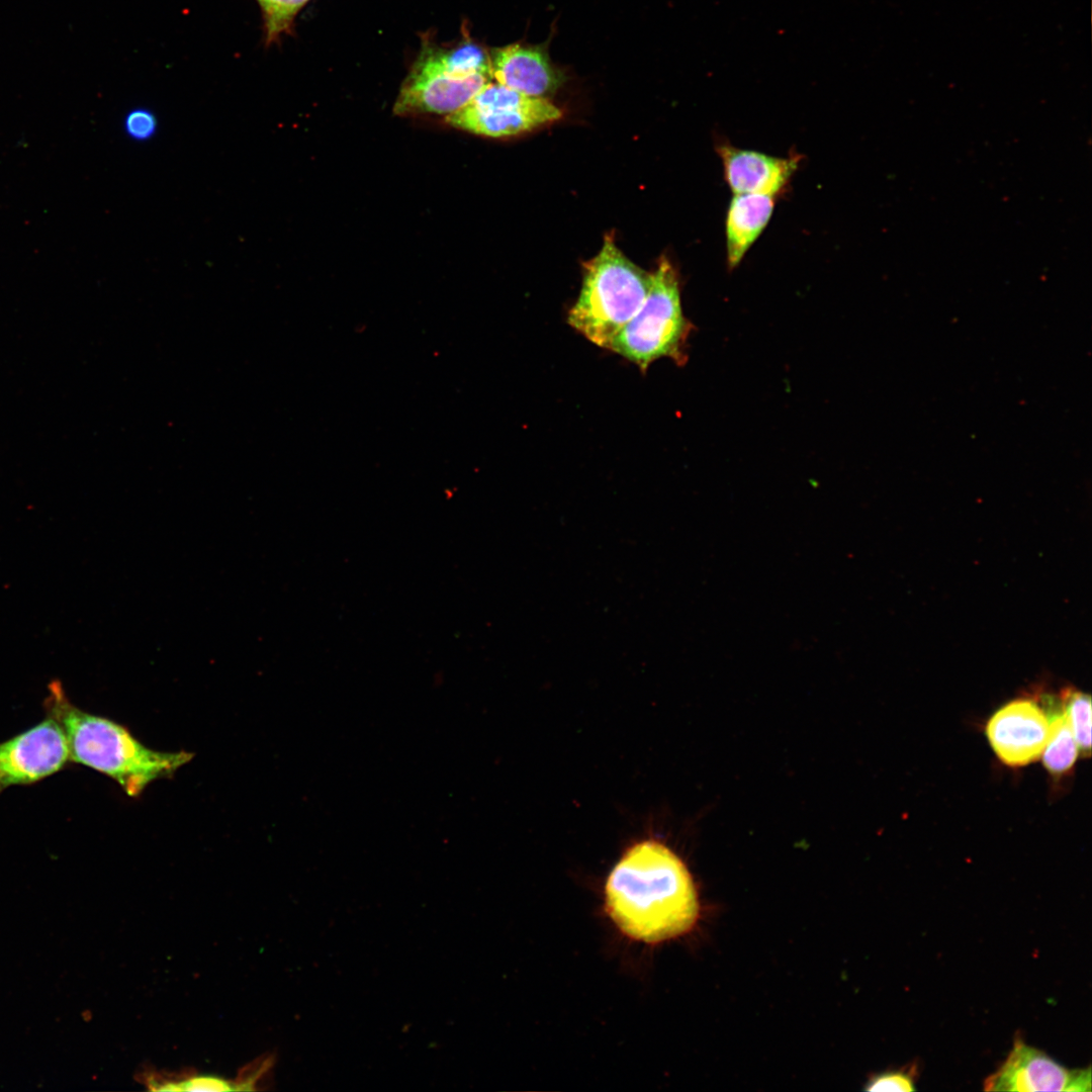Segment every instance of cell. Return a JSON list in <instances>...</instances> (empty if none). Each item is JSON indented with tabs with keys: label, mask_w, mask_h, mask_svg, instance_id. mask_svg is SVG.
<instances>
[{
	"label": "cell",
	"mask_w": 1092,
	"mask_h": 1092,
	"mask_svg": "<svg viewBox=\"0 0 1092 1092\" xmlns=\"http://www.w3.org/2000/svg\"><path fill=\"white\" fill-rule=\"evenodd\" d=\"M607 911L627 936L660 942L682 935L699 917V900L682 860L665 845L631 846L606 884Z\"/></svg>",
	"instance_id": "cell-1"
},
{
	"label": "cell",
	"mask_w": 1092,
	"mask_h": 1092,
	"mask_svg": "<svg viewBox=\"0 0 1092 1092\" xmlns=\"http://www.w3.org/2000/svg\"><path fill=\"white\" fill-rule=\"evenodd\" d=\"M43 707L62 727L70 760L113 779L130 797H138L152 782L172 776L189 762L192 753L153 750L123 726L74 706L59 679L48 686Z\"/></svg>",
	"instance_id": "cell-2"
},
{
	"label": "cell",
	"mask_w": 1092,
	"mask_h": 1092,
	"mask_svg": "<svg viewBox=\"0 0 1092 1092\" xmlns=\"http://www.w3.org/2000/svg\"><path fill=\"white\" fill-rule=\"evenodd\" d=\"M650 282V273L631 262L608 235L600 252L583 265L580 292L567 323L596 346L608 349L643 304Z\"/></svg>",
	"instance_id": "cell-3"
},
{
	"label": "cell",
	"mask_w": 1092,
	"mask_h": 1092,
	"mask_svg": "<svg viewBox=\"0 0 1092 1092\" xmlns=\"http://www.w3.org/2000/svg\"><path fill=\"white\" fill-rule=\"evenodd\" d=\"M650 275L643 304L608 347L641 372L660 358L685 365L688 340L695 328L682 312L679 275L671 262L666 257L660 258Z\"/></svg>",
	"instance_id": "cell-4"
},
{
	"label": "cell",
	"mask_w": 1092,
	"mask_h": 1092,
	"mask_svg": "<svg viewBox=\"0 0 1092 1092\" xmlns=\"http://www.w3.org/2000/svg\"><path fill=\"white\" fill-rule=\"evenodd\" d=\"M561 115L562 111L547 98L528 96L490 81L446 120L476 134L502 138L532 130Z\"/></svg>",
	"instance_id": "cell-5"
},
{
	"label": "cell",
	"mask_w": 1092,
	"mask_h": 1092,
	"mask_svg": "<svg viewBox=\"0 0 1092 1092\" xmlns=\"http://www.w3.org/2000/svg\"><path fill=\"white\" fill-rule=\"evenodd\" d=\"M70 760L66 736L49 717L0 743V793L10 786L28 785L59 771Z\"/></svg>",
	"instance_id": "cell-6"
},
{
	"label": "cell",
	"mask_w": 1092,
	"mask_h": 1092,
	"mask_svg": "<svg viewBox=\"0 0 1092 1092\" xmlns=\"http://www.w3.org/2000/svg\"><path fill=\"white\" fill-rule=\"evenodd\" d=\"M984 1089L1090 1092L1091 1069H1067L1042 1051L1016 1037L1005 1062L986 1078Z\"/></svg>",
	"instance_id": "cell-7"
},
{
	"label": "cell",
	"mask_w": 1092,
	"mask_h": 1092,
	"mask_svg": "<svg viewBox=\"0 0 1092 1092\" xmlns=\"http://www.w3.org/2000/svg\"><path fill=\"white\" fill-rule=\"evenodd\" d=\"M1050 731L1045 707L1035 699L1020 698L998 709L986 726L988 741L997 757L1009 766L1037 760Z\"/></svg>",
	"instance_id": "cell-8"
},
{
	"label": "cell",
	"mask_w": 1092,
	"mask_h": 1092,
	"mask_svg": "<svg viewBox=\"0 0 1092 1092\" xmlns=\"http://www.w3.org/2000/svg\"><path fill=\"white\" fill-rule=\"evenodd\" d=\"M490 81L485 74L452 76L419 56L399 91L394 113L448 116L464 107Z\"/></svg>",
	"instance_id": "cell-9"
},
{
	"label": "cell",
	"mask_w": 1092,
	"mask_h": 1092,
	"mask_svg": "<svg viewBox=\"0 0 1092 1092\" xmlns=\"http://www.w3.org/2000/svg\"><path fill=\"white\" fill-rule=\"evenodd\" d=\"M489 57L491 79L525 95L549 99L564 82L543 44L516 42L492 50Z\"/></svg>",
	"instance_id": "cell-10"
},
{
	"label": "cell",
	"mask_w": 1092,
	"mask_h": 1092,
	"mask_svg": "<svg viewBox=\"0 0 1092 1092\" xmlns=\"http://www.w3.org/2000/svg\"><path fill=\"white\" fill-rule=\"evenodd\" d=\"M716 152L725 180L733 194L758 193L777 196L788 186L801 156L774 157L720 143Z\"/></svg>",
	"instance_id": "cell-11"
},
{
	"label": "cell",
	"mask_w": 1092,
	"mask_h": 1092,
	"mask_svg": "<svg viewBox=\"0 0 1092 1092\" xmlns=\"http://www.w3.org/2000/svg\"><path fill=\"white\" fill-rule=\"evenodd\" d=\"M776 196L758 193L733 194L726 215L727 265L734 269L766 228Z\"/></svg>",
	"instance_id": "cell-12"
},
{
	"label": "cell",
	"mask_w": 1092,
	"mask_h": 1092,
	"mask_svg": "<svg viewBox=\"0 0 1092 1092\" xmlns=\"http://www.w3.org/2000/svg\"><path fill=\"white\" fill-rule=\"evenodd\" d=\"M1044 707L1050 731L1041 753L1042 763L1052 776L1060 777L1073 767L1080 752L1061 702L1058 704L1048 697Z\"/></svg>",
	"instance_id": "cell-13"
},
{
	"label": "cell",
	"mask_w": 1092,
	"mask_h": 1092,
	"mask_svg": "<svg viewBox=\"0 0 1092 1092\" xmlns=\"http://www.w3.org/2000/svg\"><path fill=\"white\" fill-rule=\"evenodd\" d=\"M420 57L438 69L455 77L485 74L491 77L490 57L484 48L466 39L451 48L427 42Z\"/></svg>",
	"instance_id": "cell-14"
},
{
	"label": "cell",
	"mask_w": 1092,
	"mask_h": 1092,
	"mask_svg": "<svg viewBox=\"0 0 1092 1092\" xmlns=\"http://www.w3.org/2000/svg\"><path fill=\"white\" fill-rule=\"evenodd\" d=\"M1060 702L1076 739L1079 752L1089 755L1091 750V698L1075 689L1061 692Z\"/></svg>",
	"instance_id": "cell-15"
},
{
	"label": "cell",
	"mask_w": 1092,
	"mask_h": 1092,
	"mask_svg": "<svg viewBox=\"0 0 1092 1092\" xmlns=\"http://www.w3.org/2000/svg\"><path fill=\"white\" fill-rule=\"evenodd\" d=\"M308 0H258L264 15L267 40L286 31L297 12Z\"/></svg>",
	"instance_id": "cell-16"
},
{
	"label": "cell",
	"mask_w": 1092,
	"mask_h": 1092,
	"mask_svg": "<svg viewBox=\"0 0 1092 1092\" xmlns=\"http://www.w3.org/2000/svg\"><path fill=\"white\" fill-rule=\"evenodd\" d=\"M151 1090L156 1091H232L236 1085L216 1076L198 1075L178 1081H160L154 1077L148 1081Z\"/></svg>",
	"instance_id": "cell-17"
},
{
	"label": "cell",
	"mask_w": 1092,
	"mask_h": 1092,
	"mask_svg": "<svg viewBox=\"0 0 1092 1092\" xmlns=\"http://www.w3.org/2000/svg\"><path fill=\"white\" fill-rule=\"evenodd\" d=\"M917 1066L912 1063L899 1070L887 1071L876 1075L868 1082V1091H914L915 1081L918 1076Z\"/></svg>",
	"instance_id": "cell-18"
},
{
	"label": "cell",
	"mask_w": 1092,
	"mask_h": 1092,
	"mask_svg": "<svg viewBox=\"0 0 1092 1092\" xmlns=\"http://www.w3.org/2000/svg\"><path fill=\"white\" fill-rule=\"evenodd\" d=\"M123 131L128 139L143 143L153 139L158 130V119L154 112L147 108H134L126 113L123 119Z\"/></svg>",
	"instance_id": "cell-19"
}]
</instances>
